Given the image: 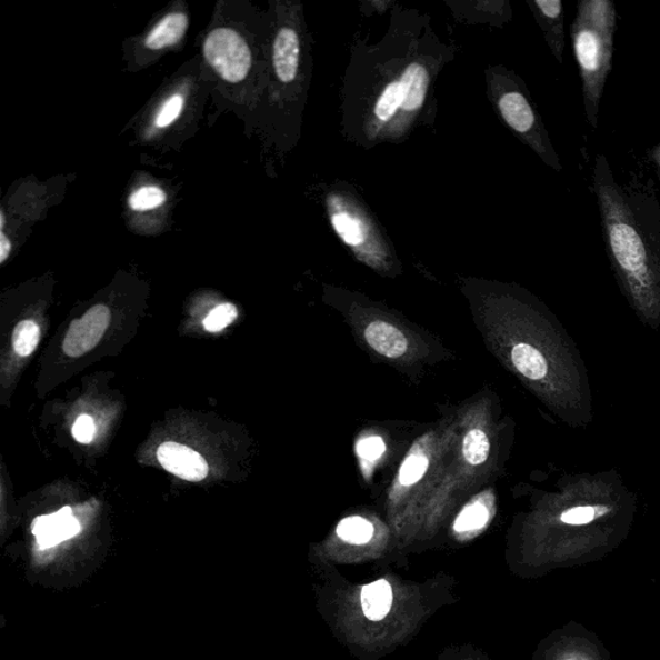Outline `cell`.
Listing matches in <instances>:
<instances>
[{
	"label": "cell",
	"mask_w": 660,
	"mask_h": 660,
	"mask_svg": "<svg viewBox=\"0 0 660 660\" xmlns=\"http://www.w3.org/2000/svg\"><path fill=\"white\" fill-rule=\"evenodd\" d=\"M593 188L610 259L639 301H653L657 292L653 254L603 156L596 158Z\"/></svg>",
	"instance_id": "1"
},
{
	"label": "cell",
	"mask_w": 660,
	"mask_h": 660,
	"mask_svg": "<svg viewBox=\"0 0 660 660\" xmlns=\"http://www.w3.org/2000/svg\"><path fill=\"white\" fill-rule=\"evenodd\" d=\"M617 11L610 0H582L571 40L583 86L587 122L596 130L599 127L600 102L611 71L614 52Z\"/></svg>",
	"instance_id": "2"
},
{
	"label": "cell",
	"mask_w": 660,
	"mask_h": 660,
	"mask_svg": "<svg viewBox=\"0 0 660 660\" xmlns=\"http://www.w3.org/2000/svg\"><path fill=\"white\" fill-rule=\"evenodd\" d=\"M203 51L209 66L227 82L239 83L251 70V50L236 30H213L206 39Z\"/></svg>",
	"instance_id": "3"
},
{
	"label": "cell",
	"mask_w": 660,
	"mask_h": 660,
	"mask_svg": "<svg viewBox=\"0 0 660 660\" xmlns=\"http://www.w3.org/2000/svg\"><path fill=\"white\" fill-rule=\"evenodd\" d=\"M111 312L108 306L96 304L69 327L62 349L70 358L86 356L99 344L109 328Z\"/></svg>",
	"instance_id": "4"
},
{
	"label": "cell",
	"mask_w": 660,
	"mask_h": 660,
	"mask_svg": "<svg viewBox=\"0 0 660 660\" xmlns=\"http://www.w3.org/2000/svg\"><path fill=\"white\" fill-rule=\"evenodd\" d=\"M158 461L168 472L187 481H201L208 477L209 467L194 449L167 441L158 449Z\"/></svg>",
	"instance_id": "5"
},
{
	"label": "cell",
	"mask_w": 660,
	"mask_h": 660,
	"mask_svg": "<svg viewBox=\"0 0 660 660\" xmlns=\"http://www.w3.org/2000/svg\"><path fill=\"white\" fill-rule=\"evenodd\" d=\"M80 531L77 519L72 518L70 507L34 520L33 533L42 549H50L60 542L76 537Z\"/></svg>",
	"instance_id": "6"
},
{
	"label": "cell",
	"mask_w": 660,
	"mask_h": 660,
	"mask_svg": "<svg viewBox=\"0 0 660 660\" xmlns=\"http://www.w3.org/2000/svg\"><path fill=\"white\" fill-rule=\"evenodd\" d=\"M300 66V39L293 29H281L273 43V67L283 83H291Z\"/></svg>",
	"instance_id": "7"
},
{
	"label": "cell",
	"mask_w": 660,
	"mask_h": 660,
	"mask_svg": "<svg viewBox=\"0 0 660 660\" xmlns=\"http://www.w3.org/2000/svg\"><path fill=\"white\" fill-rule=\"evenodd\" d=\"M366 340L370 348L390 359L400 358L408 350V340L401 330L381 320L367 327Z\"/></svg>",
	"instance_id": "8"
},
{
	"label": "cell",
	"mask_w": 660,
	"mask_h": 660,
	"mask_svg": "<svg viewBox=\"0 0 660 660\" xmlns=\"http://www.w3.org/2000/svg\"><path fill=\"white\" fill-rule=\"evenodd\" d=\"M539 19L546 30L547 39L557 59L562 61L563 46V8L560 0H536Z\"/></svg>",
	"instance_id": "9"
},
{
	"label": "cell",
	"mask_w": 660,
	"mask_h": 660,
	"mask_svg": "<svg viewBox=\"0 0 660 660\" xmlns=\"http://www.w3.org/2000/svg\"><path fill=\"white\" fill-rule=\"evenodd\" d=\"M189 21L184 13H169L150 31L144 44L152 51L179 43L187 33Z\"/></svg>",
	"instance_id": "10"
},
{
	"label": "cell",
	"mask_w": 660,
	"mask_h": 660,
	"mask_svg": "<svg viewBox=\"0 0 660 660\" xmlns=\"http://www.w3.org/2000/svg\"><path fill=\"white\" fill-rule=\"evenodd\" d=\"M400 82L404 87L406 102L402 110L416 111L421 109L429 88V72L420 63H412L401 76Z\"/></svg>",
	"instance_id": "11"
},
{
	"label": "cell",
	"mask_w": 660,
	"mask_h": 660,
	"mask_svg": "<svg viewBox=\"0 0 660 660\" xmlns=\"http://www.w3.org/2000/svg\"><path fill=\"white\" fill-rule=\"evenodd\" d=\"M392 603L391 586L384 579L370 583L361 591V606L370 621H381L389 614Z\"/></svg>",
	"instance_id": "12"
},
{
	"label": "cell",
	"mask_w": 660,
	"mask_h": 660,
	"mask_svg": "<svg viewBox=\"0 0 660 660\" xmlns=\"http://www.w3.org/2000/svg\"><path fill=\"white\" fill-rule=\"evenodd\" d=\"M330 209H332L330 220H332L333 228L343 240V243L353 248L363 246L367 240L364 223L357 216H353L349 211H343L336 203L334 206L330 204Z\"/></svg>",
	"instance_id": "13"
},
{
	"label": "cell",
	"mask_w": 660,
	"mask_h": 660,
	"mask_svg": "<svg viewBox=\"0 0 660 660\" xmlns=\"http://www.w3.org/2000/svg\"><path fill=\"white\" fill-rule=\"evenodd\" d=\"M511 358L513 366L529 380H542L549 372V366L542 353L528 343L514 346Z\"/></svg>",
	"instance_id": "14"
},
{
	"label": "cell",
	"mask_w": 660,
	"mask_h": 660,
	"mask_svg": "<svg viewBox=\"0 0 660 660\" xmlns=\"http://www.w3.org/2000/svg\"><path fill=\"white\" fill-rule=\"evenodd\" d=\"M406 102L404 87H402L400 80L392 82L384 88L380 99L376 102L374 114L382 122H388L393 116L397 114L398 109L402 108Z\"/></svg>",
	"instance_id": "15"
},
{
	"label": "cell",
	"mask_w": 660,
	"mask_h": 660,
	"mask_svg": "<svg viewBox=\"0 0 660 660\" xmlns=\"http://www.w3.org/2000/svg\"><path fill=\"white\" fill-rule=\"evenodd\" d=\"M40 340V328L33 320H22L16 326L12 343L19 357H30L37 349Z\"/></svg>",
	"instance_id": "16"
},
{
	"label": "cell",
	"mask_w": 660,
	"mask_h": 660,
	"mask_svg": "<svg viewBox=\"0 0 660 660\" xmlns=\"http://www.w3.org/2000/svg\"><path fill=\"white\" fill-rule=\"evenodd\" d=\"M490 512L488 507L480 502L479 499H474L471 503L467 504L460 517L454 522V530L458 533H466V531H473L484 528L489 521Z\"/></svg>",
	"instance_id": "17"
},
{
	"label": "cell",
	"mask_w": 660,
	"mask_h": 660,
	"mask_svg": "<svg viewBox=\"0 0 660 660\" xmlns=\"http://www.w3.org/2000/svg\"><path fill=\"white\" fill-rule=\"evenodd\" d=\"M374 528L363 518L352 517L344 519L337 527V534L343 541L352 544H364L373 537Z\"/></svg>",
	"instance_id": "18"
},
{
	"label": "cell",
	"mask_w": 660,
	"mask_h": 660,
	"mask_svg": "<svg viewBox=\"0 0 660 660\" xmlns=\"http://www.w3.org/2000/svg\"><path fill=\"white\" fill-rule=\"evenodd\" d=\"M489 452V439L484 431L474 429L466 434L463 456L467 462L473 466L484 463L488 460Z\"/></svg>",
	"instance_id": "19"
},
{
	"label": "cell",
	"mask_w": 660,
	"mask_h": 660,
	"mask_svg": "<svg viewBox=\"0 0 660 660\" xmlns=\"http://www.w3.org/2000/svg\"><path fill=\"white\" fill-rule=\"evenodd\" d=\"M166 192L158 187H144L133 192L128 200L136 212H147L166 203Z\"/></svg>",
	"instance_id": "20"
},
{
	"label": "cell",
	"mask_w": 660,
	"mask_h": 660,
	"mask_svg": "<svg viewBox=\"0 0 660 660\" xmlns=\"http://www.w3.org/2000/svg\"><path fill=\"white\" fill-rule=\"evenodd\" d=\"M237 318L238 309L236 304L222 303L208 313L204 319V328L211 333L221 332V330L233 323Z\"/></svg>",
	"instance_id": "21"
},
{
	"label": "cell",
	"mask_w": 660,
	"mask_h": 660,
	"mask_svg": "<svg viewBox=\"0 0 660 660\" xmlns=\"http://www.w3.org/2000/svg\"><path fill=\"white\" fill-rule=\"evenodd\" d=\"M429 460L423 454L409 456L404 463H402L399 480L402 486L410 487L416 484L423 478L428 471Z\"/></svg>",
	"instance_id": "22"
},
{
	"label": "cell",
	"mask_w": 660,
	"mask_h": 660,
	"mask_svg": "<svg viewBox=\"0 0 660 660\" xmlns=\"http://www.w3.org/2000/svg\"><path fill=\"white\" fill-rule=\"evenodd\" d=\"M609 512L606 506H579L561 514V521L569 526H584Z\"/></svg>",
	"instance_id": "23"
},
{
	"label": "cell",
	"mask_w": 660,
	"mask_h": 660,
	"mask_svg": "<svg viewBox=\"0 0 660 660\" xmlns=\"http://www.w3.org/2000/svg\"><path fill=\"white\" fill-rule=\"evenodd\" d=\"M182 108V96H172V98L168 99L167 102L163 104V108L160 109L159 114L157 117V126L159 128H166L168 126H171L174 122V120L181 116Z\"/></svg>",
	"instance_id": "24"
},
{
	"label": "cell",
	"mask_w": 660,
	"mask_h": 660,
	"mask_svg": "<svg viewBox=\"0 0 660 660\" xmlns=\"http://www.w3.org/2000/svg\"><path fill=\"white\" fill-rule=\"evenodd\" d=\"M386 450L384 442L381 438H368L361 439L358 442L357 452L361 460L376 461L380 458Z\"/></svg>",
	"instance_id": "25"
},
{
	"label": "cell",
	"mask_w": 660,
	"mask_h": 660,
	"mask_svg": "<svg viewBox=\"0 0 660 660\" xmlns=\"http://www.w3.org/2000/svg\"><path fill=\"white\" fill-rule=\"evenodd\" d=\"M96 434V426L90 416H80L72 426V437L82 444H90Z\"/></svg>",
	"instance_id": "26"
},
{
	"label": "cell",
	"mask_w": 660,
	"mask_h": 660,
	"mask_svg": "<svg viewBox=\"0 0 660 660\" xmlns=\"http://www.w3.org/2000/svg\"><path fill=\"white\" fill-rule=\"evenodd\" d=\"M12 251L11 240L4 231H0V263H4Z\"/></svg>",
	"instance_id": "27"
},
{
	"label": "cell",
	"mask_w": 660,
	"mask_h": 660,
	"mask_svg": "<svg viewBox=\"0 0 660 660\" xmlns=\"http://www.w3.org/2000/svg\"><path fill=\"white\" fill-rule=\"evenodd\" d=\"M653 158L656 160V163L658 166V168L660 169V147H658L654 152H653Z\"/></svg>",
	"instance_id": "28"
},
{
	"label": "cell",
	"mask_w": 660,
	"mask_h": 660,
	"mask_svg": "<svg viewBox=\"0 0 660 660\" xmlns=\"http://www.w3.org/2000/svg\"><path fill=\"white\" fill-rule=\"evenodd\" d=\"M6 228V217L4 213H0V231H4Z\"/></svg>",
	"instance_id": "29"
}]
</instances>
